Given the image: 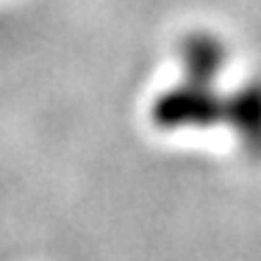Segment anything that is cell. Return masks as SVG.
I'll return each mask as SVG.
<instances>
[{"mask_svg": "<svg viewBox=\"0 0 261 261\" xmlns=\"http://www.w3.org/2000/svg\"><path fill=\"white\" fill-rule=\"evenodd\" d=\"M150 120L161 130L225 125V95H220L214 84L184 78L178 86L156 97L150 109Z\"/></svg>", "mask_w": 261, "mask_h": 261, "instance_id": "6da1fadb", "label": "cell"}, {"mask_svg": "<svg viewBox=\"0 0 261 261\" xmlns=\"http://www.w3.org/2000/svg\"><path fill=\"white\" fill-rule=\"evenodd\" d=\"M225 125L250 156L261 159V81H247L225 95Z\"/></svg>", "mask_w": 261, "mask_h": 261, "instance_id": "7a4b0ae2", "label": "cell"}, {"mask_svg": "<svg viewBox=\"0 0 261 261\" xmlns=\"http://www.w3.org/2000/svg\"><path fill=\"white\" fill-rule=\"evenodd\" d=\"M178 59H181V70L186 81L214 84L228 61V47L222 45L220 36L208 34V31H195V34L184 36Z\"/></svg>", "mask_w": 261, "mask_h": 261, "instance_id": "3957f363", "label": "cell"}]
</instances>
